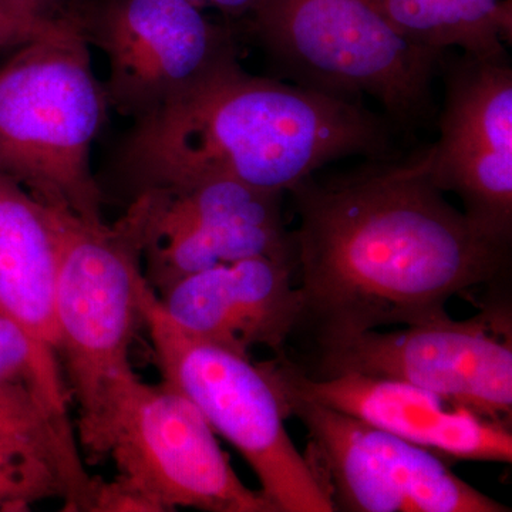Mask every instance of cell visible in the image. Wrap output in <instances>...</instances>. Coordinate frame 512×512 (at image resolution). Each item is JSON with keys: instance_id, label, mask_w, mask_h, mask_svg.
Returning a JSON list of instances; mask_svg holds the SVG:
<instances>
[{"instance_id": "6da1fadb", "label": "cell", "mask_w": 512, "mask_h": 512, "mask_svg": "<svg viewBox=\"0 0 512 512\" xmlns=\"http://www.w3.org/2000/svg\"><path fill=\"white\" fill-rule=\"evenodd\" d=\"M313 174L289 191L301 275L298 329L318 346L383 326L448 318L447 302L507 271L511 245L485 235L431 181L424 150Z\"/></svg>"}, {"instance_id": "7a4b0ae2", "label": "cell", "mask_w": 512, "mask_h": 512, "mask_svg": "<svg viewBox=\"0 0 512 512\" xmlns=\"http://www.w3.org/2000/svg\"><path fill=\"white\" fill-rule=\"evenodd\" d=\"M355 156L390 158L382 117L359 100L252 76L235 63L134 120L121 167L137 194L220 180L285 194Z\"/></svg>"}, {"instance_id": "3957f363", "label": "cell", "mask_w": 512, "mask_h": 512, "mask_svg": "<svg viewBox=\"0 0 512 512\" xmlns=\"http://www.w3.org/2000/svg\"><path fill=\"white\" fill-rule=\"evenodd\" d=\"M107 107L86 37L60 20L0 67V175L47 205L103 222L90 151Z\"/></svg>"}, {"instance_id": "277c9868", "label": "cell", "mask_w": 512, "mask_h": 512, "mask_svg": "<svg viewBox=\"0 0 512 512\" xmlns=\"http://www.w3.org/2000/svg\"><path fill=\"white\" fill-rule=\"evenodd\" d=\"M56 208L55 320L59 363L77 403L80 443L100 429L121 387L136 377L130 349L141 319L144 204L136 195L114 224Z\"/></svg>"}, {"instance_id": "5b68a950", "label": "cell", "mask_w": 512, "mask_h": 512, "mask_svg": "<svg viewBox=\"0 0 512 512\" xmlns=\"http://www.w3.org/2000/svg\"><path fill=\"white\" fill-rule=\"evenodd\" d=\"M252 13L266 52L299 86L366 94L402 124L430 119L444 52L407 39L377 0H261Z\"/></svg>"}, {"instance_id": "8992f818", "label": "cell", "mask_w": 512, "mask_h": 512, "mask_svg": "<svg viewBox=\"0 0 512 512\" xmlns=\"http://www.w3.org/2000/svg\"><path fill=\"white\" fill-rule=\"evenodd\" d=\"M141 319L163 380L190 397L215 433L237 448L275 512H335L328 490L286 430L284 403L261 363L175 326L147 282Z\"/></svg>"}, {"instance_id": "52a82bcc", "label": "cell", "mask_w": 512, "mask_h": 512, "mask_svg": "<svg viewBox=\"0 0 512 512\" xmlns=\"http://www.w3.org/2000/svg\"><path fill=\"white\" fill-rule=\"evenodd\" d=\"M84 453L113 458L116 478L156 512H275L242 483L200 409L165 380L124 384Z\"/></svg>"}, {"instance_id": "ba28073f", "label": "cell", "mask_w": 512, "mask_h": 512, "mask_svg": "<svg viewBox=\"0 0 512 512\" xmlns=\"http://www.w3.org/2000/svg\"><path fill=\"white\" fill-rule=\"evenodd\" d=\"M316 350V370L305 372L313 379L356 372L397 380L511 424V308L501 299L483 303L474 318L369 330Z\"/></svg>"}, {"instance_id": "9c48e42d", "label": "cell", "mask_w": 512, "mask_h": 512, "mask_svg": "<svg viewBox=\"0 0 512 512\" xmlns=\"http://www.w3.org/2000/svg\"><path fill=\"white\" fill-rule=\"evenodd\" d=\"M272 383L286 417H296L308 431L305 456L328 490L335 511H510L458 477L443 458L426 448Z\"/></svg>"}, {"instance_id": "30bf717a", "label": "cell", "mask_w": 512, "mask_h": 512, "mask_svg": "<svg viewBox=\"0 0 512 512\" xmlns=\"http://www.w3.org/2000/svg\"><path fill=\"white\" fill-rule=\"evenodd\" d=\"M137 195L144 202V278L157 295L187 276L241 259L265 256L295 265L282 192L220 180Z\"/></svg>"}, {"instance_id": "8fae6325", "label": "cell", "mask_w": 512, "mask_h": 512, "mask_svg": "<svg viewBox=\"0 0 512 512\" xmlns=\"http://www.w3.org/2000/svg\"><path fill=\"white\" fill-rule=\"evenodd\" d=\"M93 37L109 106L134 120L238 63L228 33L190 0H114Z\"/></svg>"}, {"instance_id": "7c38bea8", "label": "cell", "mask_w": 512, "mask_h": 512, "mask_svg": "<svg viewBox=\"0 0 512 512\" xmlns=\"http://www.w3.org/2000/svg\"><path fill=\"white\" fill-rule=\"evenodd\" d=\"M431 181L500 244L512 238V69L508 59L463 56L447 67L440 137L424 150Z\"/></svg>"}, {"instance_id": "4fadbf2b", "label": "cell", "mask_w": 512, "mask_h": 512, "mask_svg": "<svg viewBox=\"0 0 512 512\" xmlns=\"http://www.w3.org/2000/svg\"><path fill=\"white\" fill-rule=\"evenodd\" d=\"M274 382L443 460L512 463L511 424L485 419L413 384L348 372L313 379L286 357L262 362Z\"/></svg>"}, {"instance_id": "5bb4252c", "label": "cell", "mask_w": 512, "mask_h": 512, "mask_svg": "<svg viewBox=\"0 0 512 512\" xmlns=\"http://www.w3.org/2000/svg\"><path fill=\"white\" fill-rule=\"evenodd\" d=\"M295 271L291 262L256 256L187 276L157 296L192 338L241 355L255 346L281 352L301 319Z\"/></svg>"}, {"instance_id": "9a60e30c", "label": "cell", "mask_w": 512, "mask_h": 512, "mask_svg": "<svg viewBox=\"0 0 512 512\" xmlns=\"http://www.w3.org/2000/svg\"><path fill=\"white\" fill-rule=\"evenodd\" d=\"M59 232L56 208L0 175V311L63 376L55 320Z\"/></svg>"}, {"instance_id": "2e32d148", "label": "cell", "mask_w": 512, "mask_h": 512, "mask_svg": "<svg viewBox=\"0 0 512 512\" xmlns=\"http://www.w3.org/2000/svg\"><path fill=\"white\" fill-rule=\"evenodd\" d=\"M0 453L46 464L62 483L63 510L92 512L99 478L84 468L69 416L29 383L0 379Z\"/></svg>"}, {"instance_id": "e0dca14e", "label": "cell", "mask_w": 512, "mask_h": 512, "mask_svg": "<svg viewBox=\"0 0 512 512\" xmlns=\"http://www.w3.org/2000/svg\"><path fill=\"white\" fill-rule=\"evenodd\" d=\"M394 28L429 49L457 47L464 56L508 59L510 0H377Z\"/></svg>"}, {"instance_id": "ac0fdd59", "label": "cell", "mask_w": 512, "mask_h": 512, "mask_svg": "<svg viewBox=\"0 0 512 512\" xmlns=\"http://www.w3.org/2000/svg\"><path fill=\"white\" fill-rule=\"evenodd\" d=\"M0 379L29 383L57 412L69 416L63 376L50 369L25 332L0 311Z\"/></svg>"}, {"instance_id": "d6986e66", "label": "cell", "mask_w": 512, "mask_h": 512, "mask_svg": "<svg viewBox=\"0 0 512 512\" xmlns=\"http://www.w3.org/2000/svg\"><path fill=\"white\" fill-rule=\"evenodd\" d=\"M47 498L63 500V487L46 464L0 453V512L28 511Z\"/></svg>"}, {"instance_id": "ffe728a7", "label": "cell", "mask_w": 512, "mask_h": 512, "mask_svg": "<svg viewBox=\"0 0 512 512\" xmlns=\"http://www.w3.org/2000/svg\"><path fill=\"white\" fill-rule=\"evenodd\" d=\"M59 20L23 12L0 0V50L18 47L46 35L56 28Z\"/></svg>"}, {"instance_id": "44dd1931", "label": "cell", "mask_w": 512, "mask_h": 512, "mask_svg": "<svg viewBox=\"0 0 512 512\" xmlns=\"http://www.w3.org/2000/svg\"><path fill=\"white\" fill-rule=\"evenodd\" d=\"M198 8H215L228 15L252 12L261 0H190Z\"/></svg>"}, {"instance_id": "7402d4cb", "label": "cell", "mask_w": 512, "mask_h": 512, "mask_svg": "<svg viewBox=\"0 0 512 512\" xmlns=\"http://www.w3.org/2000/svg\"><path fill=\"white\" fill-rule=\"evenodd\" d=\"M2 2L8 3L13 8L23 10V12L35 13V15H42L40 13V6L45 0H2Z\"/></svg>"}]
</instances>
